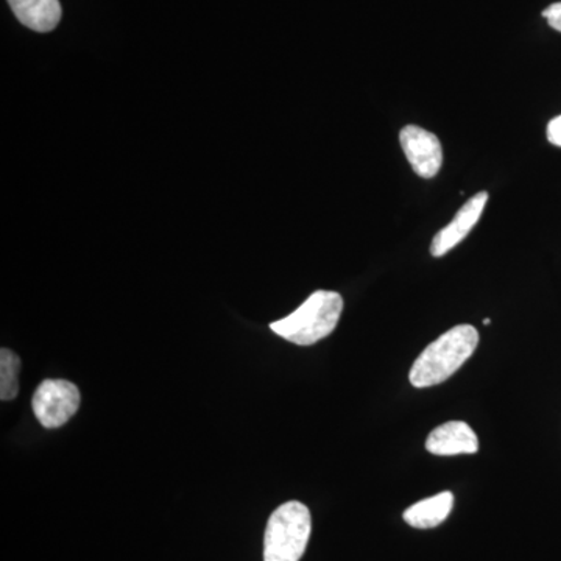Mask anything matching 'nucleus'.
<instances>
[{"instance_id":"f257e3e1","label":"nucleus","mask_w":561,"mask_h":561,"mask_svg":"<svg viewBox=\"0 0 561 561\" xmlns=\"http://www.w3.org/2000/svg\"><path fill=\"white\" fill-rule=\"evenodd\" d=\"M479 345V332L471 324L454 327L432 342L411 368V383L416 389L438 386L459 370Z\"/></svg>"},{"instance_id":"f03ea898","label":"nucleus","mask_w":561,"mask_h":561,"mask_svg":"<svg viewBox=\"0 0 561 561\" xmlns=\"http://www.w3.org/2000/svg\"><path fill=\"white\" fill-rule=\"evenodd\" d=\"M342 311L341 294L330 290L313 291L297 311L286 319L273 321L271 330L295 345H313L335 330Z\"/></svg>"},{"instance_id":"7ed1b4c3","label":"nucleus","mask_w":561,"mask_h":561,"mask_svg":"<svg viewBox=\"0 0 561 561\" xmlns=\"http://www.w3.org/2000/svg\"><path fill=\"white\" fill-rule=\"evenodd\" d=\"M311 512L289 501L272 513L264 537V561H300L311 537Z\"/></svg>"},{"instance_id":"20e7f679","label":"nucleus","mask_w":561,"mask_h":561,"mask_svg":"<svg viewBox=\"0 0 561 561\" xmlns=\"http://www.w3.org/2000/svg\"><path fill=\"white\" fill-rule=\"evenodd\" d=\"M80 401V391L76 383L62 379H47L39 383L33 394L32 408L46 430H57L76 415Z\"/></svg>"},{"instance_id":"39448f33","label":"nucleus","mask_w":561,"mask_h":561,"mask_svg":"<svg viewBox=\"0 0 561 561\" xmlns=\"http://www.w3.org/2000/svg\"><path fill=\"white\" fill-rule=\"evenodd\" d=\"M400 140L413 172L421 179H434L443 164V149L437 136L416 125H408L402 128Z\"/></svg>"},{"instance_id":"423d86ee","label":"nucleus","mask_w":561,"mask_h":561,"mask_svg":"<svg viewBox=\"0 0 561 561\" xmlns=\"http://www.w3.org/2000/svg\"><path fill=\"white\" fill-rule=\"evenodd\" d=\"M486 202H489V194L486 192H479V194L472 195L470 201L457 210L451 224L435 234L434 241L431 243L432 256H445L454 247L459 245L470 234L479 219H481Z\"/></svg>"},{"instance_id":"0eeeda50","label":"nucleus","mask_w":561,"mask_h":561,"mask_svg":"<svg viewBox=\"0 0 561 561\" xmlns=\"http://www.w3.org/2000/svg\"><path fill=\"white\" fill-rule=\"evenodd\" d=\"M426 449L434 456H459L479 451V440L470 424L463 421H449L431 432Z\"/></svg>"},{"instance_id":"6e6552de","label":"nucleus","mask_w":561,"mask_h":561,"mask_svg":"<svg viewBox=\"0 0 561 561\" xmlns=\"http://www.w3.org/2000/svg\"><path fill=\"white\" fill-rule=\"evenodd\" d=\"M14 16L32 31H54L61 20L60 0H9Z\"/></svg>"},{"instance_id":"1a4fd4ad","label":"nucleus","mask_w":561,"mask_h":561,"mask_svg":"<svg viewBox=\"0 0 561 561\" xmlns=\"http://www.w3.org/2000/svg\"><path fill=\"white\" fill-rule=\"evenodd\" d=\"M453 507L454 494L451 491H443L409 507L404 512V522L415 529H432L448 519Z\"/></svg>"},{"instance_id":"9d476101","label":"nucleus","mask_w":561,"mask_h":561,"mask_svg":"<svg viewBox=\"0 0 561 561\" xmlns=\"http://www.w3.org/2000/svg\"><path fill=\"white\" fill-rule=\"evenodd\" d=\"M21 359L9 348L0 351V400L11 401L20 393Z\"/></svg>"},{"instance_id":"9b49d317","label":"nucleus","mask_w":561,"mask_h":561,"mask_svg":"<svg viewBox=\"0 0 561 561\" xmlns=\"http://www.w3.org/2000/svg\"><path fill=\"white\" fill-rule=\"evenodd\" d=\"M542 18H546L553 31L561 33V2L549 5L548 9L542 11Z\"/></svg>"},{"instance_id":"f8f14e48","label":"nucleus","mask_w":561,"mask_h":561,"mask_svg":"<svg viewBox=\"0 0 561 561\" xmlns=\"http://www.w3.org/2000/svg\"><path fill=\"white\" fill-rule=\"evenodd\" d=\"M548 139L553 146L561 147V116L549 122Z\"/></svg>"},{"instance_id":"ddd939ff","label":"nucleus","mask_w":561,"mask_h":561,"mask_svg":"<svg viewBox=\"0 0 561 561\" xmlns=\"http://www.w3.org/2000/svg\"><path fill=\"white\" fill-rule=\"evenodd\" d=\"M483 324H490V319L483 320Z\"/></svg>"}]
</instances>
